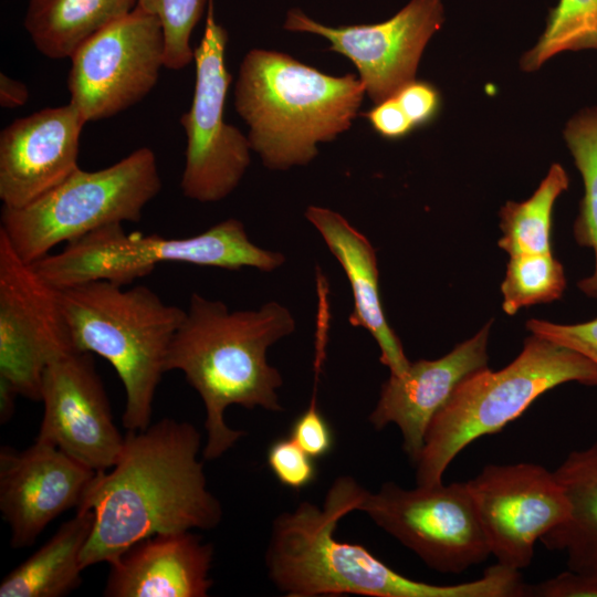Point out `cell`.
Segmentation results:
<instances>
[{"label":"cell","instance_id":"cell-9","mask_svg":"<svg viewBox=\"0 0 597 597\" xmlns=\"http://www.w3.org/2000/svg\"><path fill=\"white\" fill-rule=\"evenodd\" d=\"M359 510L442 574H461L491 555L467 482L417 485L387 482L365 493Z\"/></svg>","mask_w":597,"mask_h":597},{"label":"cell","instance_id":"cell-33","mask_svg":"<svg viewBox=\"0 0 597 597\" xmlns=\"http://www.w3.org/2000/svg\"><path fill=\"white\" fill-rule=\"evenodd\" d=\"M597 597V577L568 568L536 584H524L523 597Z\"/></svg>","mask_w":597,"mask_h":597},{"label":"cell","instance_id":"cell-11","mask_svg":"<svg viewBox=\"0 0 597 597\" xmlns=\"http://www.w3.org/2000/svg\"><path fill=\"white\" fill-rule=\"evenodd\" d=\"M70 60V103L86 122L113 117L156 86L165 67L161 24L136 7L90 38Z\"/></svg>","mask_w":597,"mask_h":597},{"label":"cell","instance_id":"cell-30","mask_svg":"<svg viewBox=\"0 0 597 597\" xmlns=\"http://www.w3.org/2000/svg\"><path fill=\"white\" fill-rule=\"evenodd\" d=\"M526 328L531 334L577 352L597 367V317L577 324H556L531 318L526 322Z\"/></svg>","mask_w":597,"mask_h":597},{"label":"cell","instance_id":"cell-26","mask_svg":"<svg viewBox=\"0 0 597 597\" xmlns=\"http://www.w3.org/2000/svg\"><path fill=\"white\" fill-rule=\"evenodd\" d=\"M597 51V0H558L549 10L537 43L521 59V69L538 70L566 51Z\"/></svg>","mask_w":597,"mask_h":597},{"label":"cell","instance_id":"cell-23","mask_svg":"<svg viewBox=\"0 0 597 597\" xmlns=\"http://www.w3.org/2000/svg\"><path fill=\"white\" fill-rule=\"evenodd\" d=\"M136 6L137 0H28L23 27L41 54L71 59L90 38Z\"/></svg>","mask_w":597,"mask_h":597},{"label":"cell","instance_id":"cell-15","mask_svg":"<svg viewBox=\"0 0 597 597\" xmlns=\"http://www.w3.org/2000/svg\"><path fill=\"white\" fill-rule=\"evenodd\" d=\"M44 411L35 438L95 472L117 461L125 436L118 431L93 354L73 350L50 363L42 377Z\"/></svg>","mask_w":597,"mask_h":597},{"label":"cell","instance_id":"cell-7","mask_svg":"<svg viewBox=\"0 0 597 597\" xmlns=\"http://www.w3.org/2000/svg\"><path fill=\"white\" fill-rule=\"evenodd\" d=\"M284 262L282 253L254 244L244 224L230 218L187 238L126 233L123 223L109 224L32 265L48 283L64 289L96 280L126 286L163 263L272 272Z\"/></svg>","mask_w":597,"mask_h":597},{"label":"cell","instance_id":"cell-28","mask_svg":"<svg viewBox=\"0 0 597 597\" xmlns=\"http://www.w3.org/2000/svg\"><path fill=\"white\" fill-rule=\"evenodd\" d=\"M206 0H137L138 8L155 15L165 38V67L181 70L193 61L190 39Z\"/></svg>","mask_w":597,"mask_h":597},{"label":"cell","instance_id":"cell-31","mask_svg":"<svg viewBox=\"0 0 597 597\" xmlns=\"http://www.w3.org/2000/svg\"><path fill=\"white\" fill-rule=\"evenodd\" d=\"M291 438L314 459L326 455L333 448L332 429L313 397L307 409L293 422Z\"/></svg>","mask_w":597,"mask_h":597},{"label":"cell","instance_id":"cell-29","mask_svg":"<svg viewBox=\"0 0 597 597\" xmlns=\"http://www.w3.org/2000/svg\"><path fill=\"white\" fill-rule=\"evenodd\" d=\"M266 460L272 473L284 486L300 490L316 478L314 458L291 437L275 440L268 450Z\"/></svg>","mask_w":597,"mask_h":597},{"label":"cell","instance_id":"cell-4","mask_svg":"<svg viewBox=\"0 0 597 597\" xmlns=\"http://www.w3.org/2000/svg\"><path fill=\"white\" fill-rule=\"evenodd\" d=\"M356 75L332 76L282 52L243 57L234 106L249 126L251 149L270 169L307 165L317 144L350 128L365 95Z\"/></svg>","mask_w":597,"mask_h":597},{"label":"cell","instance_id":"cell-8","mask_svg":"<svg viewBox=\"0 0 597 597\" xmlns=\"http://www.w3.org/2000/svg\"><path fill=\"white\" fill-rule=\"evenodd\" d=\"M160 189L156 155L140 147L100 170L78 167L24 207H2L0 231L18 255L33 264L61 243L109 224L139 221Z\"/></svg>","mask_w":597,"mask_h":597},{"label":"cell","instance_id":"cell-20","mask_svg":"<svg viewBox=\"0 0 597 597\" xmlns=\"http://www.w3.org/2000/svg\"><path fill=\"white\" fill-rule=\"evenodd\" d=\"M305 218L318 231L348 279L354 298L349 323L370 333L380 349V363L388 367L390 375H402L410 360L383 310L375 248L338 212L310 206Z\"/></svg>","mask_w":597,"mask_h":597},{"label":"cell","instance_id":"cell-3","mask_svg":"<svg viewBox=\"0 0 597 597\" xmlns=\"http://www.w3.org/2000/svg\"><path fill=\"white\" fill-rule=\"evenodd\" d=\"M295 326L291 311L275 301L231 312L222 301L191 294L170 344L166 371L180 370L203 401L205 460L220 458L244 436L224 420L230 406L282 409L277 389L283 379L268 363L266 352Z\"/></svg>","mask_w":597,"mask_h":597},{"label":"cell","instance_id":"cell-16","mask_svg":"<svg viewBox=\"0 0 597 597\" xmlns=\"http://www.w3.org/2000/svg\"><path fill=\"white\" fill-rule=\"evenodd\" d=\"M97 472L56 447L34 441L0 449V511L14 549L31 546L63 512L78 507Z\"/></svg>","mask_w":597,"mask_h":597},{"label":"cell","instance_id":"cell-35","mask_svg":"<svg viewBox=\"0 0 597 597\" xmlns=\"http://www.w3.org/2000/svg\"><path fill=\"white\" fill-rule=\"evenodd\" d=\"M29 90L27 85L9 75L0 74V105L4 108H17L27 103Z\"/></svg>","mask_w":597,"mask_h":597},{"label":"cell","instance_id":"cell-19","mask_svg":"<svg viewBox=\"0 0 597 597\" xmlns=\"http://www.w3.org/2000/svg\"><path fill=\"white\" fill-rule=\"evenodd\" d=\"M212 558L211 544L190 531L147 537L109 564L104 596H208Z\"/></svg>","mask_w":597,"mask_h":597},{"label":"cell","instance_id":"cell-2","mask_svg":"<svg viewBox=\"0 0 597 597\" xmlns=\"http://www.w3.org/2000/svg\"><path fill=\"white\" fill-rule=\"evenodd\" d=\"M366 490L350 476L337 478L323 507L301 503L277 516L266 551L273 584L290 597H521L520 570L499 563L472 582L434 585L401 575L359 544L339 542L338 522L359 510Z\"/></svg>","mask_w":597,"mask_h":597},{"label":"cell","instance_id":"cell-12","mask_svg":"<svg viewBox=\"0 0 597 597\" xmlns=\"http://www.w3.org/2000/svg\"><path fill=\"white\" fill-rule=\"evenodd\" d=\"M73 350L59 289L0 231V375L20 396L40 401L46 366Z\"/></svg>","mask_w":597,"mask_h":597},{"label":"cell","instance_id":"cell-13","mask_svg":"<svg viewBox=\"0 0 597 597\" xmlns=\"http://www.w3.org/2000/svg\"><path fill=\"white\" fill-rule=\"evenodd\" d=\"M467 484L491 555L512 569L528 567L535 543L569 517L563 486L540 464H489Z\"/></svg>","mask_w":597,"mask_h":597},{"label":"cell","instance_id":"cell-34","mask_svg":"<svg viewBox=\"0 0 597 597\" xmlns=\"http://www.w3.org/2000/svg\"><path fill=\"white\" fill-rule=\"evenodd\" d=\"M365 116L375 132L384 138H404L415 129L395 96L377 103Z\"/></svg>","mask_w":597,"mask_h":597},{"label":"cell","instance_id":"cell-5","mask_svg":"<svg viewBox=\"0 0 597 597\" xmlns=\"http://www.w3.org/2000/svg\"><path fill=\"white\" fill-rule=\"evenodd\" d=\"M59 294L74 349L105 358L124 386L123 426L147 428L185 310L146 285L125 289L104 280L59 289Z\"/></svg>","mask_w":597,"mask_h":597},{"label":"cell","instance_id":"cell-36","mask_svg":"<svg viewBox=\"0 0 597 597\" xmlns=\"http://www.w3.org/2000/svg\"><path fill=\"white\" fill-rule=\"evenodd\" d=\"M20 396L15 387L0 375V422L7 423L14 415L15 399Z\"/></svg>","mask_w":597,"mask_h":597},{"label":"cell","instance_id":"cell-6","mask_svg":"<svg viewBox=\"0 0 597 597\" xmlns=\"http://www.w3.org/2000/svg\"><path fill=\"white\" fill-rule=\"evenodd\" d=\"M570 381L597 386L596 365L573 349L531 334L507 366L470 375L433 417L416 463L417 484L442 483L447 468L467 446L500 432L540 396Z\"/></svg>","mask_w":597,"mask_h":597},{"label":"cell","instance_id":"cell-27","mask_svg":"<svg viewBox=\"0 0 597 597\" xmlns=\"http://www.w3.org/2000/svg\"><path fill=\"white\" fill-rule=\"evenodd\" d=\"M563 264L551 253L511 255L501 283L502 308L507 315L559 300L566 289Z\"/></svg>","mask_w":597,"mask_h":597},{"label":"cell","instance_id":"cell-25","mask_svg":"<svg viewBox=\"0 0 597 597\" xmlns=\"http://www.w3.org/2000/svg\"><path fill=\"white\" fill-rule=\"evenodd\" d=\"M564 139L584 185L574 239L595 254L593 273L579 280L577 286L586 296L597 298V106L577 112L565 125Z\"/></svg>","mask_w":597,"mask_h":597},{"label":"cell","instance_id":"cell-18","mask_svg":"<svg viewBox=\"0 0 597 597\" xmlns=\"http://www.w3.org/2000/svg\"><path fill=\"white\" fill-rule=\"evenodd\" d=\"M491 323L447 355L410 362L402 375H390L383 384L369 421L378 430L395 423L401 432L404 451L415 464L433 417L465 378L488 367Z\"/></svg>","mask_w":597,"mask_h":597},{"label":"cell","instance_id":"cell-21","mask_svg":"<svg viewBox=\"0 0 597 597\" xmlns=\"http://www.w3.org/2000/svg\"><path fill=\"white\" fill-rule=\"evenodd\" d=\"M554 474L570 513L540 541L547 549L564 553L569 569L597 577V442L572 451Z\"/></svg>","mask_w":597,"mask_h":597},{"label":"cell","instance_id":"cell-17","mask_svg":"<svg viewBox=\"0 0 597 597\" xmlns=\"http://www.w3.org/2000/svg\"><path fill=\"white\" fill-rule=\"evenodd\" d=\"M86 123L69 102L4 127L0 133L2 207H24L77 169L80 136Z\"/></svg>","mask_w":597,"mask_h":597},{"label":"cell","instance_id":"cell-24","mask_svg":"<svg viewBox=\"0 0 597 597\" xmlns=\"http://www.w3.org/2000/svg\"><path fill=\"white\" fill-rule=\"evenodd\" d=\"M569 177L553 164L534 193L521 202L507 201L500 210L499 248L510 256L551 253L552 212L557 198L567 190Z\"/></svg>","mask_w":597,"mask_h":597},{"label":"cell","instance_id":"cell-14","mask_svg":"<svg viewBox=\"0 0 597 597\" xmlns=\"http://www.w3.org/2000/svg\"><path fill=\"white\" fill-rule=\"evenodd\" d=\"M443 22L441 0H410L384 22L337 28L294 8L286 13L284 29L325 38L332 51L353 62L366 94L377 104L415 80L422 52Z\"/></svg>","mask_w":597,"mask_h":597},{"label":"cell","instance_id":"cell-10","mask_svg":"<svg viewBox=\"0 0 597 597\" xmlns=\"http://www.w3.org/2000/svg\"><path fill=\"white\" fill-rule=\"evenodd\" d=\"M227 43V30L209 15L193 54L192 102L180 117L187 136L180 189L186 198L199 202H217L228 197L250 165L248 136L223 118L232 80L224 60Z\"/></svg>","mask_w":597,"mask_h":597},{"label":"cell","instance_id":"cell-32","mask_svg":"<svg viewBox=\"0 0 597 597\" xmlns=\"http://www.w3.org/2000/svg\"><path fill=\"white\" fill-rule=\"evenodd\" d=\"M415 128L436 119L441 108L437 87L425 81H411L395 95Z\"/></svg>","mask_w":597,"mask_h":597},{"label":"cell","instance_id":"cell-22","mask_svg":"<svg viewBox=\"0 0 597 597\" xmlns=\"http://www.w3.org/2000/svg\"><path fill=\"white\" fill-rule=\"evenodd\" d=\"M94 526L91 510L77 509L53 536L0 583V597H62L76 589L81 555Z\"/></svg>","mask_w":597,"mask_h":597},{"label":"cell","instance_id":"cell-1","mask_svg":"<svg viewBox=\"0 0 597 597\" xmlns=\"http://www.w3.org/2000/svg\"><path fill=\"white\" fill-rule=\"evenodd\" d=\"M200 446L193 425L171 418L128 430L116 463L95 474L77 507L94 514L81 555L84 569L113 563L147 537L220 523L222 509L207 488Z\"/></svg>","mask_w":597,"mask_h":597}]
</instances>
